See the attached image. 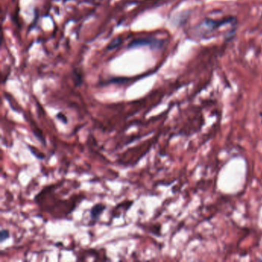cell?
<instances>
[{"label":"cell","mask_w":262,"mask_h":262,"mask_svg":"<svg viewBox=\"0 0 262 262\" xmlns=\"http://www.w3.org/2000/svg\"><path fill=\"white\" fill-rule=\"evenodd\" d=\"M106 209V206L103 204H96L90 210V217L92 220H97L103 212Z\"/></svg>","instance_id":"1"},{"label":"cell","mask_w":262,"mask_h":262,"mask_svg":"<svg viewBox=\"0 0 262 262\" xmlns=\"http://www.w3.org/2000/svg\"><path fill=\"white\" fill-rule=\"evenodd\" d=\"M158 42L152 39H139V40H134L130 43L128 47L135 48L138 46H149V45H155V43H158Z\"/></svg>","instance_id":"2"},{"label":"cell","mask_w":262,"mask_h":262,"mask_svg":"<svg viewBox=\"0 0 262 262\" xmlns=\"http://www.w3.org/2000/svg\"><path fill=\"white\" fill-rule=\"evenodd\" d=\"M10 232L7 229H2L1 233H0V242H4L10 238Z\"/></svg>","instance_id":"3"},{"label":"cell","mask_w":262,"mask_h":262,"mask_svg":"<svg viewBox=\"0 0 262 262\" xmlns=\"http://www.w3.org/2000/svg\"><path fill=\"white\" fill-rule=\"evenodd\" d=\"M121 42H122V40H121L120 38L115 39V40H114L113 41L110 43L109 47H108V49H115L116 46L120 45Z\"/></svg>","instance_id":"4"},{"label":"cell","mask_w":262,"mask_h":262,"mask_svg":"<svg viewBox=\"0 0 262 262\" xmlns=\"http://www.w3.org/2000/svg\"><path fill=\"white\" fill-rule=\"evenodd\" d=\"M56 117L57 119L62 121V122H63L64 124H67V122H68V120H67V118L66 117V115H63V114L62 113H61V112H59V113L57 114Z\"/></svg>","instance_id":"5"}]
</instances>
